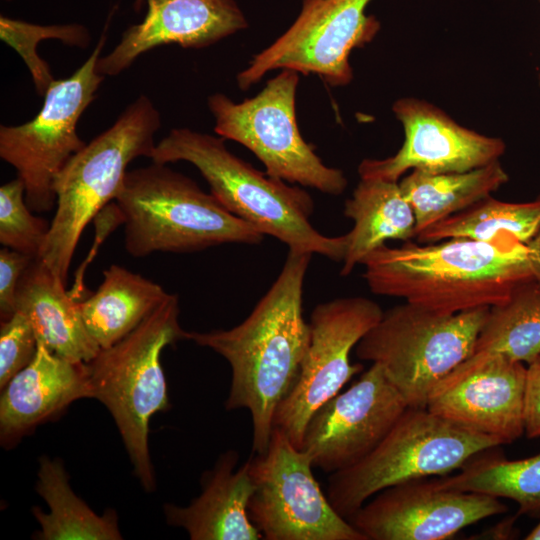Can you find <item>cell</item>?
<instances>
[{"label":"cell","mask_w":540,"mask_h":540,"mask_svg":"<svg viewBox=\"0 0 540 540\" xmlns=\"http://www.w3.org/2000/svg\"><path fill=\"white\" fill-rule=\"evenodd\" d=\"M362 265L373 293L448 314L499 304L533 279L526 244L510 235L385 244Z\"/></svg>","instance_id":"2"},{"label":"cell","mask_w":540,"mask_h":540,"mask_svg":"<svg viewBox=\"0 0 540 540\" xmlns=\"http://www.w3.org/2000/svg\"><path fill=\"white\" fill-rule=\"evenodd\" d=\"M159 111L139 96L116 121L77 152L54 181L55 214L39 258L65 284L88 223L118 195L130 162L152 157Z\"/></svg>","instance_id":"6"},{"label":"cell","mask_w":540,"mask_h":540,"mask_svg":"<svg viewBox=\"0 0 540 540\" xmlns=\"http://www.w3.org/2000/svg\"><path fill=\"white\" fill-rule=\"evenodd\" d=\"M506 510L498 498L420 478L383 489L347 520L367 540H442Z\"/></svg>","instance_id":"15"},{"label":"cell","mask_w":540,"mask_h":540,"mask_svg":"<svg viewBox=\"0 0 540 540\" xmlns=\"http://www.w3.org/2000/svg\"><path fill=\"white\" fill-rule=\"evenodd\" d=\"M144 0H136L140 6ZM143 20L129 26L120 42L100 56L96 72L117 76L142 54L163 45L200 49L247 28L235 0H146Z\"/></svg>","instance_id":"18"},{"label":"cell","mask_w":540,"mask_h":540,"mask_svg":"<svg viewBox=\"0 0 540 540\" xmlns=\"http://www.w3.org/2000/svg\"><path fill=\"white\" fill-rule=\"evenodd\" d=\"M0 440L11 447L72 402L92 398L86 363L57 356L38 342L33 360L1 390Z\"/></svg>","instance_id":"19"},{"label":"cell","mask_w":540,"mask_h":540,"mask_svg":"<svg viewBox=\"0 0 540 540\" xmlns=\"http://www.w3.org/2000/svg\"><path fill=\"white\" fill-rule=\"evenodd\" d=\"M344 216L354 225L346 235L347 246L340 275H349L356 265L389 240L416 238L413 209L399 182L360 179L345 201Z\"/></svg>","instance_id":"22"},{"label":"cell","mask_w":540,"mask_h":540,"mask_svg":"<svg viewBox=\"0 0 540 540\" xmlns=\"http://www.w3.org/2000/svg\"><path fill=\"white\" fill-rule=\"evenodd\" d=\"M491 449V448H490ZM484 450L469 459L451 476L435 478L442 487L507 498L519 506V514L540 512V453L507 460Z\"/></svg>","instance_id":"27"},{"label":"cell","mask_w":540,"mask_h":540,"mask_svg":"<svg viewBox=\"0 0 540 540\" xmlns=\"http://www.w3.org/2000/svg\"><path fill=\"white\" fill-rule=\"evenodd\" d=\"M299 73L291 69L270 79L254 97L235 103L222 93L208 99L215 132L249 149L266 174L288 183L340 195L347 179L340 169L325 165L298 129L295 96Z\"/></svg>","instance_id":"9"},{"label":"cell","mask_w":540,"mask_h":540,"mask_svg":"<svg viewBox=\"0 0 540 540\" xmlns=\"http://www.w3.org/2000/svg\"><path fill=\"white\" fill-rule=\"evenodd\" d=\"M34 257L7 247L0 250V317L9 319L17 311L20 279Z\"/></svg>","instance_id":"32"},{"label":"cell","mask_w":540,"mask_h":540,"mask_svg":"<svg viewBox=\"0 0 540 540\" xmlns=\"http://www.w3.org/2000/svg\"><path fill=\"white\" fill-rule=\"evenodd\" d=\"M32 212L25 200V184L19 177L0 187L1 245L36 258L51 222Z\"/></svg>","instance_id":"30"},{"label":"cell","mask_w":540,"mask_h":540,"mask_svg":"<svg viewBox=\"0 0 540 540\" xmlns=\"http://www.w3.org/2000/svg\"><path fill=\"white\" fill-rule=\"evenodd\" d=\"M371 1L302 0L293 24L237 75L238 86L246 90L275 69L317 74L332 86L349 84L352 50L372 41L380 29L366 14Z\"/></svg>","instance_id":"12"},{"label":"cell","mask_w":540,"mask_h":540,"mask_svg":"<svg viewBox=\"0 0 540 540\" xmlns=\"http://www.w3.org/2000/svg\"><path fill=\"white\" fill-rule=\"evenodd\" d=\"M179 314L178 295L169 293L138 327L86 363L92 398L111 413L133 472L148 492L156 488L148 446L150 419L170 407L160 355L167 345L188 336Z\"/></svg>","instance_id":"5"},{"label":"cell","mask_w":540,"mask_h":540,"mask_svg":"<svg viewBox=\"0 0 540 540\" xmlns=\"http://www.w3.org/2000/svg\"><path fill=\"white\" fill-rule=\"evenodd\" d=\"M7 1H10V0H7Z\"/></svg>","instance_id":"36"},{"label":"cell","mask_w":540,"mask_h":540,"mask_svg":"<svg viewBox=\"0 0 540 540\" xmlns=\"http://www.w3.org/2000/svg\"><path fill=\"white\" fill-rule=\"evenodd\" d=\"M471 355L531 363L540 356V284L522 283L489 308Z\"/></svg>","instance_id":"26"},{"label":"cell","mask_w":540,"mask_h":540,"mask_svg":"<svg viewBox=\"0 0 540 540\" xmlns=\"http://www.w3.org/2000/svg\"><path fill=\"white\" fill-rule=\"evenodd\" d=\"M526 371L522 362L470 355L434 387L426 408L501 445L511 443L525 433Z\"/></svg>","instance_id":"16"},{"label":"cell","mask_w":540,"mask_h":540,"mask_svg":"<svg viewBox=\"0 0 540 540\" xmlns=\"http://www.w3.org/2000/svg\"><path fill=\"white\" fill-rule=\"evenodd\" d=\"M239 454L230 449L201 479V494L188 506L164 504L166 521L183 528L192 540H259L263 535L249 517L255 490L250 458L238 469Z\"/></svg>","instance_id":"20"},{"label":"cell","mask_w":540,"mask_h":540,"mask_svg":"<svg viewBox=\"0 0 540 540\" xmlns=\"http://www.w3.org/2000/svg\"><path fill=\"white\" fill-rule=\"evenodd\" d=\"M38 340L27 316L16 311L0 326V387L8 382L34 358Z\"/></svg>","instance_id":"31"},{"label":"cell","mask_w":540,"mask_h":540,"mask_svg":"<svg viewBox=\"0 0 540 540\" xmlns=\"http://www.w3.org/2000/svg\"><path fill=\"white\" fill-rule=\"evenodd\" d=\"M79 302L37 257L17 289V311L27 316L38 342L61 358L87 363L100 348L84 325Z\"/></svg>","instance_id":"21"},{"label":"cell","mask_w":540,"mask_h":540,"mask_svg":"<svg viewBox=\"0 0 540 540\" xmlns=\"http://www.w3.org/2000/svg\"><path fill=\"white\" fill-rule=\"evenodd\" d=\"M540 229V195L526 202H505L492 195L445 218L419 234V243L451 238L493 241L510 235L526 244Z\"/></svg>","instance_id":"28"},{"label":"cell","mask_w":540,"mask_h":540,"mask_svg":"<svg viewBox=\"0 0 540 540\" xmlns=\"http://www.w3.org/2000/svg\"><path fill=\"white\" fill-rule=\"evenodd\" d=\"M248 513L266 540H367L338 514L316 481L310 456L273 428L267 451L250 458Z\"/></svg>","instance_id":"11"},{"label":"cell","mask_w":540,"mask_h":540,"mask_svg":"<svg viewBox=\"0 0 540 540\" xmlns=\"http://www.w3.org/2000/svg\"><path fill=\"white\" fill-rule=\"evenodd\" d=\"M540 1V0H539Z\"/></svg>","instance_id":"37"},{"label":"cell","mask_w":540,"mask_h":540,"mask_svg":"<svg viewBox=\"0 0 540 540\" xmlns=\"http://www.w3.org/2000/svg\"><path fill=\"white\" fill-rule=\"evenodd\" d=\"M115 203L122 215L125 249L136 258L223 244L257 245L265 236L166 164L128 170Z\"/></svg>","instance_id":"4"},{"label":"cell","mask_w":540,"mask_h":540,"mask_svg":"<svg viewBox=\"0 0 540 540\" xmlns=\"http://www.w3.org/2000/svg\"><path fill=\"white\" fill-rule=\"evenodd\" d=\"M168 295L161 285L112 264L103 271L98 289L79 307L88 333L105 349L138 327Z\"/></svg>","instance_id":"23"},{"label":"cell","mask_w":540,"mask_h":540,"mask_svg":"<svg viewBox=\"0 0 540 540\" xmlns=\"http://www.w3.org/2000/svg\"><path fill=\"white\" fill-rule=\"evenodd\" d=\"M527 540H540V522L527 534Z\"/></svg>","instance_id":"35"},{"label":"cell","mask_w":540,"mask_h":540,"mask_svg":"<svg viewBox=\"0 0 540 540\" xmlns=\"http://www.w3.org/2000/svg\"><path fill=\"white\" fill-rule=\"evenodd\" d=\"M489 308L448 314L405 302L383 312L355 354L378 364L408 407L426 408L434 387L472 354Z\"/></svg>","instance_id":"7"},{"label":"cell","mask_w":540,"mask_h":540,"mask_svg":"<svg viewBox=\"0 0 540 540\" xmlns=\"http://www.w3.org/2000/svg\"><path fill=\"white\" fill-rule=\"evenodd\" d=\"M392 111L403 126L404 142L390 157L362 160L360 179L399 182L409 170L464 172L497 161L505 152L502 139L460 125L425 100L401 98Z\"/></svg>","instance_id":"17"},{"label":"cell","mask_w":540,"mask_h":540,"mask_svg":"<svg viewBox=\"0 0 540 540\" xmlns=\"http://www.w3.org/2000/svg\"><path fill=\"white\" fill-rule=\"evenodd\" d=\"M107 27L85 63L66 79L53 80L42 108L30 121L0 126V157L12 165L25 184L31 211L56 207L54 181L67 162L86 143L78 136L77 123L105 76L96 72Z\"/></svg>","instance_id":"10"},{"label":"cell","mask_w":540,"mask_h":540,"mask_svg":"<svg viewBox=\"0 0 540 540\" xmlns=\"http://www.w3.org/2000/svg\"><path fill=\"white\" fill-rule=\"evenodd\" d=\"M0 38L21 56L28 67L36 92L44 96L54 80L49 65L38 55L40 40L59 39L63 43L81 48L90 43V34L80 24L41 26L0 16Z\"/></svg>","instance_id":"29"},{"label":"cell","mask_w":540,"mask_h":540,"mask_svg":"<svg viewBox=\"0 0 540 540\" xmlns=\"http://www.w3.org/2000/svg\"><path fill=\"white\" fill-rule=\"evenodd\" d=\"M500 445L497 439L455 425L427 408L408 407L365 458L330 475L326 495L347 519L385 488L447 475L478 453Z\"/></svg>","instance_id":"8"},{"label":"cell","mask_w":540,"mask_h":540,"mask_svg":"<svg viewBox=\"0 0 540 540\" xmlns=\"http://www.w3.org/2000/svg\"><path fill=\"white\" fill-rule=\"evenodd\" d=\"M373 300L354 296L318 304L310 319V344L298 378L278 405L273 428L283 431L299 449L313 413L342 387L363 365L350 362V353L383 315Z\"/></svg>","instance_id":"13"},{"label":"cell","mask_w":540,"mask_h":540,"mask_svg":"<svg viewBox=\"0 0 540 540\" xmlns=\"http://www.w3.org/2000/svg\"><path fill=\"white\" fill-rule=\"evenodd\" d=\"M37 493L45 500L49 513L33 507L40 524L36 539L41 540H118L122 539L117 515L107 511L97 515L72 490L59 459L42 456L39 460Z\"/></svg>","instance_id":"25"},{"label":"cell","mask_w":540,"mask_h":540,"mask_svg":"<svg viewBox=\"0 0 540 540\" xmlns=\"http://www.w3.org/2000/svg\"><path fill=\"white\" fill-rule=\"evenodd\" d=\"M509 176L500 161L464 171L429 173L412 170L400 182V189L413 209L416 236L492 195Z\"/></svg>","instance_id":"24"},{"label":"cell","mask_w":540,"mask_h":540,"mask_svg":"<svg viewBox=\"0 0 540 540\" xmlns=\"http://www.w3.org/2000/svg\"><path fill=\"white\" fill-rule=\"evenodd\" d=\"M223 137L175 128L156 144L152 162L187 161L210 186V193L233 215L286 244L289 251L318 254L342 262L346 235L330 237L310 222V195L269 176L229 151Z\"/></svg>","instance_id":"3"},{"label":"cell","mask_w":540,"mask_h":540,"mask_svg":"<svg viewBox=\"0 0 540 540\" xmlns=\"http://www.w3.org/2000/svg\"><path fill=\"white\" fill-rule=\"evenodd\" d=\"M408 408L381 367H371L346 391L312 415L302 450L314 468L326 473L345 470L365 458Z\"/></svg>","instance_id":"14"},{"label":"cell","mask_w":540,"mask_h":540,"mask_svg":"<svg viewBox=\"0 0 540 540\" xmlns=\"http://www.w3.org/2000/svg\"><path fill=\"white\" fill-rule=\"evenodd\" d=\"M525 434L540 437V356L528 364L525 387Z\"/></svg>","instance_id":"33"},{"label":"cell","mask_w":540,"mask_h":540,"mask_svg":"<svg viewBox=\"0 0 540 540\" xmlns=\"http://www.w3.org/2000/svg\"><path fill=\"white\" fill-rule=\"evenodd\" d=\"M526 246L533 279L540 284V229Z\"/></svg>","instance_id":"34"},{"label":"cell","mask_w":540,"mask_h":540,"mask_svg":"<svg viewBox=\"0 0 540 540\" xmlns=\"http://www.w3.org/2000/svg\"><path fill=\"white\" fill-rule=\"evenodd\" d=\"M312 254L289 251L274 283L249 316L229 330L188 332L187 339L227 360L232 380L225 407L247 409L252 451H267L278 405L293 388L311 339L303 285Z\"/></svg>","instance_id":"1"}]
</instances>
